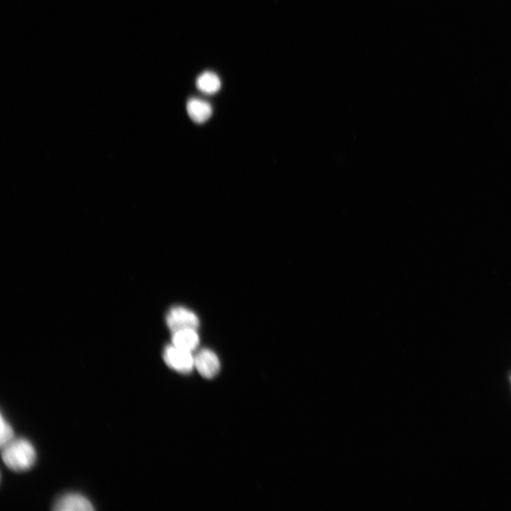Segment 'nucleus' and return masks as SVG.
Masks as SVG:
<instances>
[{
	"instance_id": "nucleus-1",
	"label": "nucleus",
	"mask_w": 511,
	"mask_h": 511,
	"mask_svg": "<svg viewBox=\"0 0 511 511\" xmlns=\"http://www.w3.org/2000/svg\"><path fill=\"white\" fill-rule=\"evenodd\" d=\"M4 463L15 471H23L34 464L36 453L33 444L23 438H14L1 447Z\"/></svg>"
},
{
	"instance_id": "nucleus-2",
	"label": "nucleus",
	"mask_w": 511,
	"mask_h": 511,
	"mask_svg": "<svg viewBox=\"0 0 511 511\" xmlns=\"http://www.w3.org/2000/svg\"><path fill=\"white\" fill-rule=\"evenodd\" d=\"M163 359L170 368L181 373H188L194 368L192 352L180 348L172 344L165 348Z\"/></svg>"
},
{
	"instance_id": "nucleus-9",
	"label": "nucleus",
	"mask_w": 511,
	"mask_h": 511,
	"mask_svg": "<svg viewBox=\"0 0 511 511\" xmlns=\"http://www.w3.org/2000/svg\"><path fill=\"white\" fill-rule=\"evenodd\" d=\"M0 445L4 446L14 439L13 430L10 424L1 415Z\"/></svg>"
},
{
	"instance_id": "nucleus-7",
	"label": "nucleus",
	"mask_w": 511,
	"mask_h": 511,
	"mask_svg": "<svg viewBox=\"0 0 511 511\" xmlns=\"http://www.w3.org/2000/svg\"><path fill=\"white\" fill-rule=\"evenodd\" d=\"M187 111L190 119L197 123H202L208 120L212 113L209 103L199 99H191L187 104Z\"/></svg>"
},
{
	"instance_id": "nucleus-4",
	"label": "nucleus",
	"mask_w": 511,
	"mask_h": 511,
	"mask_svg": "<svg viewBox=\"0 0 511 511\" xmlns=\"http://www.w3.org/2000/svg\"><path fill=\"white\" fill-rule=\"evenodd\" d=\"M194 363L199 373L207 379L214 378L220 370L218 356L208 348L202 349L194 356Z\"/></svg>"
},
{
	"instance_id": "nucleus-8",
	"label": "nucleus",
	"mask_w": 511,
	"mask_h": 511,
	"mask_svg": "<svg viewBox=\"0 0 511 511\" xmlns=\"http://www.w3.org/2000/svg\"><path fill=\"white\" fill-rule=\"evenodd\" d=\"M196 85L204 93L214 94L220 89L221 81L214 72H204L197 77Z\"/></svg>"
},
{
	"instance_id": "nucleus-3",
	"label": "nucleus",
	"mask_w": 511,
	"mask_h": 511,
	"mask_svg": "<svg viewBox=\"0 0 511 511\" xmlns=\"http://www.w3.org/2000/svg\"><path fill=\"white\" fill-rule=\"evenodd\" d=\"M165 320L172 332L187 329H197L199 324L197 316L192 311L179 306L168 311Z\"/></svg>"
},
{
	"instance_id": "nucleus-5",
	"label": "nucleus",
	"mask_w": 511,
	"mask_h": 511,
	"mask_svg": "<svg viewBox=\"0 0 511 511\" xmlns=\"http://www.w3.org/2000/svg\"><path fill=\"white\" fill-rule=\"evenodd\" d=\"M56 511H90L94 507L90 501L78 493H68L59 498L53 506Z\"/></svg>"
},
{
	"instance_id": "nucleus-6",
	"label": "nucleus",
	"mask_w": 511,
	"mask_h": 511,
	"mask_svg": "<svg viewBox=\"0 0 511 511\" xmlns=\"http://www.w3.org/2000/svg\"><path fill=\"white\" fill-rule=\"evenodd\" d=\"M172 344L180 348L192 352L199 343L196 329H187L172 332Z\"/></svg>"
}]
</instances>
